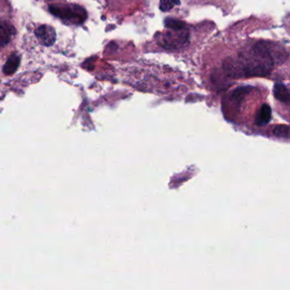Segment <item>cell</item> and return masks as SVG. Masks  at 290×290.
Masks as SVG:
<instances>
[{
  "mask_svg": "<svg viewBox=\"0 0 290 290\" xmlns=\"http://www.w3.org/2000/svg\"><path fill=\"white\" fill-rule=\"evenodd\" d=\"M35 35L41 45L51 46L56 40V33L52 26L42 25L35 30Z\"/></svg>",
  "mask_w": 290,
  "mask_h": 290,
  "instance_id": "obj_3",
  "label": "cell"
},
{
  "mask_svg": "<svg viewBox=\"0 0 290 290\" xmlns=\"http://www.w3.org/2000/svg\"><path fill=\"white\" fill-rule=\"evenodd\" d=\"M272 49L271 45L258 44L236 60H230L228 70L236 77L262 76L269 74L275 61L284 57L282 53H274Z\"/></svg>",
  "mask_w": 290,
  "mask_h": 290,
  "instance_id": "obj_1",
  "label": "cell"
},
{
  "mask_svg": "<svg viewBox=\"0 0 290 290\" xmlns=\"http://www.w3.org/2000/svg\"><path fill=\"white\" fill-rule=\"evenodd\" d=\"M273 93H274L276 99L278 100L280 102H283V103H290L289 91L283 84H275Z\"/></svg>",
  "mask_w": 290,
  "mask_h": 290,
  "instance_id": "obj_7",
  "label": "cell"
},
{
  "mask_svg": "<svg viewBox=\"0 0 290 290\" xmlns=\"http://www.w3.org/2000/svg\"><path fill=\"white\" fill-rule=\"evenodd\" d=\"M20 65V56L16 53H14L8 58L6 64L4 66L3 71L6 75L15 74Z\"/></svg>",
  "mask_w": 290,
  "mask_h": 290,
  "instance_id": "obj_6",
  "label": "cell"
},
{
  "mask_svg": "<svg viewBox=\"0 0 290 290\" xmlns=\"http://www.w3.org/2000/svg\"><path fill=\"white\" fill-rule=\"evenodd\" d=\"M50 11L54 16H57L65 22L78 23L84 20L85 11L78 6L72 5L55 4L50 5Z\"/></svg>",
  "mask_w": 290,
  "mask_h": 290,
  "instance_id": "obj_2",
  "label": "cell"
},
{
  "mask_svg": "<svg viewBox=\"0 0 290 290\" xmlns=\"http://www.w3.org/2000/svg\"><path fill=\"white\" fill-rule=\"evenodd\" d=\"M15 34V27L8 21L0 19V49L6 47Z\"/></svg>",
  "mask_w": 290,
  "mask_h": 290,
  "instance_id": "obj_4",
  "label": "cell"
},
{
  "mask_svg": "<svg viewBox=\"0 0 290 290\" xmlns=\"http://www.w3.org/2000/svg\"><path fill=\"white\" fill-rule=\"evenodd\" d=\"M273 133L277 136H280V137L290 138V126H277L273 130Z\"/></svg>",
  "mask_w": 290,
  "mask_h": 290,
  "instance_id": "obj_9",
  "label": "cell"
},
{
  "mask_svg": "<svg viewBox=\"0 0 290 290\" xmlns=\"http://www.w3.org/2000/svg\"><path fill=\"white\" fill-rule=\"evenodd\" d=\"M271 118H272V109L269 105H262L257 113L256 123L258 126L266 125L269 123Z\"/></svg>",
  "mask_w": 290,
  "mask_h": 290,
  "instance_id": "obj_5",
  "label": "cell"
},
{
  "mask_svg": "<svg viewBox=\"0 0 290 290\" xmlns=\"http://www.w3.org/2000/svg\"><path fill=\"white\" fill-rule=\"evenodd\" d=\"M180 5V0H161L160 9L162 11H169L172 10L175 6Z\"/></svg>",
  "mask_w": 290,
  "mask_h": 290,
  "instance_id": "obj_8",
  "label": "cell"
}]
</instances>
